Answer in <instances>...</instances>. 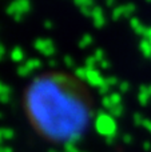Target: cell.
<instances>
[{
    "label": "cell",
    "mask_w": 151,
    "mask_h": 152,
    "mask_svg": "<svg viewBox=\"0 0 151 152\" xmlns=\"http://www.w3.org/2000/svg\"><path fill=\"white\" fill-rule=\"evenodd\" d=\"M23 113L35 135L52 145L76 143L94 119V97L71 74L50 71L36 76L23 92Z\"/></svg>",
    "instance_id": "cell-1"
}]
</instances>
